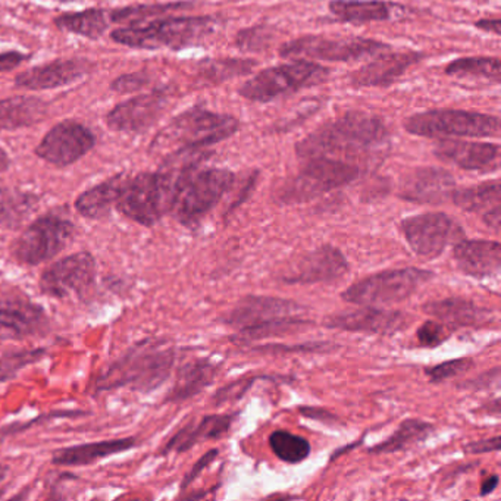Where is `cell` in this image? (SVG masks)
I'll use <instances>...</instances> for the list:
<instances>
[{
  "mask_svg": "<svg viewBox=\"0 0 501 501\" xmlns=\"http://www.w3.org/2000/svg\"><path fill=\"white\" fill-rule=\"evenodd\" d=\"M390 148V133L383 119L366 112H347L319 127L296 146L303 160H342L363 169L381 164Z\"/></svg>",
  "mask_w": 501,
  "mask_h": 501,
  "instance_id": "6da1fadb",
  "label": "cell"
},
{
  "mask_svg": "<svg viewBox=\"0 0 501 501\" xmlns=\"http://www.w3.org/2000/svg\"><path fill=\"white\" fill-rule=\"evenodd\" d=\"M200 162L165 160L164 169L175 179V194L169 212L179 224L193 227L220 203L236 181V175L220 168L200 169Z\"/></svg>",
  "mask_w": 501,
  "mask_h": 501,
  "instance_id": "7a4b0ae2",
  "label": "cell"
},
{
  "mask_svg": "<svg viewBox=\"0 0 501 501\" xmlns=\"http://www.w3.org/2000/svg\"><path fill=\"white\" fill-rule=\"evenodd\" d=\"M175 350L165 340L148 338L129 347L126 353L107 366L95 383V392H110L128 387L134 392L150 393L171 375Z\"/></svg>",
  "mask_w": 501,
  "mask_h": 501,
  "instance_id": "3957f363",
  "label": "cell"
},
{
  "mask_svg": "<svg viewBox=\"0 0 501 501\" xmlns=\"http://www.w3.org/2000/svg\"><path fill=\"white\" fill-rule=\"evenodd\" d=\"M220 26L213 16H172L118 28L112 33V38L134 49L179 50L206 42Z\"/></svg>",
  "mask_w": 501,
  "mask_h": 501,
  "instance_id": "277c9868",
  "label": "cell"
},
{
  "mask_svg": "<svg viewBox=\"0 0 501 501\" xmlns=\"http://www.w3.org/2000/svg\"><path fill=\"white\" fill-rule=\"evenodd\" d=\"M239 128L234 117L215 114L203 107H191L182 112L165 127L155 140L152 148H205L227 140Z\"/></svg>",
  "mask_w": 501,
  "mask_h": 501,
  "instance_id": "5b68a950",
  "label": "cell"
},
{
  "mask_svg": "<svg viewBox=\"0 0 501 501\" xmlns=\"http://www.w3.org/2000/svg\"><path fill=\"white\" fill-rule=\"evenodd\" d=\"M174 194V179L164 169L136 177L127 175L117 210L138 225L153 227L171 210Z\"/></svg>",
  "mask_w": 501,
  "mask_h": 501,
  "instance_id": "8992f818",
  "label": "cell"
},
{
  "mask_svg": "<svg viewBox=\"0 0 501 501\" xmlns=\"http://www.w3.org/2000/svg\"><path fill=\"white\" fill-rule=\"evenodd\" d=\"M362 172L361 168L342 160L327 158L303 160L299 172L280 186L275 199L280 205H301L356 181Z\"/></svg>",
  "mask_w": 501,
  "mask_h": 501,
  "instance_id": "52a82bcc",
  "label": "cell"
},
{
  "mask_svg": "<svg viewBox=\"0 0 501 501\" xmlns=\"http://www.w3.org/2000/svg\"><path fill=\"white\" fill-rule=\"evenodd\" d=\"M328 76L330 69L318 62L294 59L287 64L263 69L247 80L239 93L250 102L268 103L304 88L315 87L327 80Z\"/></svg>",
  "mask_w": 501,
  "mask_h": 501,
  "instance_id": "ba28073f",
  "label": "cell"
},
{
  "mask_svg": "<svg viewBox=\"0 0 501 501\" xmlns=\"http://www.w3.org/2000/svg\"><path fill=\"white\" fill-rule=\"evenodd\" d=\"M404 129L426 138H483L498 137L500 121L497 117L469 110H426L406 118Z\"/></svg>",
  "mask_w": 501,
  "mask_h": 501,
  "instance_id": "9c48e42d",
  "label": "cell"
},
{
  "mask_svg": "<svg viewBox=\"0 0 501 501\" xmlns=\"http://www.w3.org/2000/svg\"><path fill=\"white\" fill-rule=\"evenodd\" d=\"M74 237L73 220L61 212H47L12 241L11 255L21 265H42L65 250Z\"/></svg>",
  "mask_w": 501,
  "mask_h": 501,
  "instance_id": "30bf717a",
  "label": "cell"
},
{
  "mask_svg": "<svg viewBox=\"0 0 501 501\" xmlns=\"http://www.w3.org/2000/svg\"><path fill=\"white\" fill-rule=\"evenodd\" d=\"M433 277V272L419 268L383 271L350 285L342 297L349 303L361 306L399 303L409 299Z\"/></svg>",
  "mask_w": 501,
  "mask_h": 501,
  "instance_id": "8fae6325",
  "label": "cell"
},
{
  "mask_svg": "<svg viewBox=\"0 0 501 501\" xmlns=\"http://www.w3.org/2000/svg\"><path fill=\"white\" fill-rule=\"evenodd\" d=\"M385 47L371 38L304 36L282 45L280 55L306 61L352 62L380 55Z\"/></svg>",
  "mask_w": 501,
  "mask_h": 501,
  "instance_id": "7c38bea8",
  "label": "cell"
},
{
  "mask_svg": "<svg viewBox=\"0 0 501 501\" xmlns=\"http://www.w3.org/2000/svg\"><path fill=\"white\" fill-rule=\"evenodd\" d=\"M403 234L410 249L425 259H435L464 239V230L443 212H426L402 220Z\"/></svg>",
  "mask_w": 501,
  "mask_h": 501,
  "instance_id": "4fadbf2b",
  "label": "cell"
},
{
  "mask_svg": "<svg viewBox=\"0 0 501 501\" xmlns=\"http://www.w3.org/2000/svg\"><path fill=\"white\" fill-rule=\"evenodd\" d=\"M96 261L88 251H78L76 255L57 261L49 266L40 277V290L45 296L54 299L80 297L91 289L96 280Z\"/></svg>",
  "mask_w": 501,
  "mask_h": 501,
  "instance_id": "5bb4252c",
  "label": "cell"
},
{
  "mask_svg": "<svg viewBox=\"0 0 501 501\" xmlns=\"http://www.w3.org/2000/svg\"><path fill=\"white\" fill-rule=\"evenodd\" d=\"M95 145V134L87 127L68 119L59 122L43 137L36 155L56 167H68L87 155Z\"/></svg>",
  "mask_w": 501,
  "mask_h": 501,
  "instance_id": "9a60e30c",
  "label": "cell"
},
{
  "mask_svg": "<svg viewBox=\"0 0 501 501\" xmlns=\"http://www.w3.org/2000/svg\"><path fill=\"white\" fill-rule=\"evenodd\" d=\"M304 311L306 308L302 304L280 297L246 296L220 321L230 327L244 330L287 319L302 318L301 313Z\"/></svg>",
  "mask_w": 501,
  "mask_h": 501,
  "instance_id": "2e32d148",
  "label": "cell"
},
{
  "mask_svg": "<svg viewBox=\"0 0 501 501\" xmlns=\"http://www.w3.org/2000/svg\"><path fill=\"white\" fill-rule=\"evenodd\" d=\"M349 271L346 256L331 244L319 246L302 256L281 275V281L291 285L335 281Z\"/></svg>",
  "mask_w": 501,
  "mask_h": 501,
  "instance_id": "e0dca14e",
  "label": "cell"
},
{
  "mask_svg": "<svg viewBox=\"0 0 501 501\" xmlns=\"http://www.w3.org/2000/svg\"><path fill=\"white\" fill-rule=\"evenodd\" d=\"M412 318L397 311H385L375 306H364L359 311L343 312L328 316L323 323L332 330L363 332V334L392 335L409 327Z\"/></svg>",
  "mask_w": 501,
  "mask_h": 501,
  "instance_id": "ac0fdd59",
  "label": "cell"
},
{
  "mask_svg": "<svg viewBox=\"0 0 501 501\" xmlns=\"http://www.w3.org/2000/svg\"><path fill=\"white\" fill-rule=\"evenodd\" d=\"M49 328L45 309L27 297L0 299V340H26Z\"/></svg>",
  "mask_w": 501,
  "mask_h": 501,
  "instance_id": "d6986e66",
  "label": "cell"
},
{
  "mask_svg": "<svg viewBox=\"0 0 501 501\" xmlns=\"http://www.w3.org/2000/svg\"><path fill=\"white\" fill-rule=\"evenodd\" d=\"M455 181L443 168H416L403 177L399 196L418 205H441L452 200Z\"/></svg>",
  "mask_w": 501,
  "mask_h": 501,
  "instance_id": "ffe728a7",
  "label": "cell"
},
{
  "mask_svg": "<svg viewBox=\"0 0 501 501\" xmlns=\"http://www.w3.org/2000/svg\"><path fill=\"white\" fill-rule=\"evenodd\" d=\"M434 152L443 162L466 171L493 172L500 167V146L493 143L443 138Z\"/></svg>",
  "mask_w": 501,
  "mask_h": 501,
  "instance_id": "44dd1931",
  "label": "cell"
},
{
  "mask_svg": "<svg viewBox=\"0 0 501 501\" xmlns=\"http://www.w3.org/2000/svg\"><path fill=\"white\" fill-rule=\"evenodd\" d=\"M167 105L162 93H148L119 103L110 110L107 124L118 133H141L155 124Z\"/></svg>",
  "mask_w": 501,
  "mask_h": 501,
  "instance_id": "7402d4cb",
  "label": "cell"
},
{
  "mask_svg": "<svg viewBox=\"0 0 501 501\" xmlns=\"http://www.w3.org/2000/svg\"><path fill=\"white\" fill-rule=\"evenodd\" d=\"M421 59L416 52H394L383 54L350 74L353 87H385L399 80L412 65Z\"/></svg>",
  "mask_w": 501,
  "mask_h": 501,
  "instance_id": "603a6c76",
  "label": "cell"
},
{
  "mask_svg": "<svg viewBox=\"0 0 501 501\" xmlns=\"http://www.w3.org/2000/svg\"><path fill=\"white\" fill-rule=\"evenodd\" d=\"M453 259L457 268L469 277H493L500 271L501 246L490 240L462 239L453 247Z\"/></svg>",
  "mask_w": 501,
  "mask_h": 501,
  "instance_id": "cb8c5ba5",
  "label": "cell"
},
{
  "mask_svg": "<svg viewBox=\"0 0 501 501\" xmlns=\"http://www.w3.org/2000/svg\"><path fill=\"white\" fill-rule=\"evenodd\" d=\"M91 69V64L86 59H66L52 64L35 66L16 77V87L26 90H47L61 87L66 84L80 80Z\"/></svg>",
  "mask_w": 501,
  "mask_h": 501,
  "instance_id": "d4e9b609",
  "label": "cell"
},
{
  "mask_svg": "<svg viewBox=\"0 0 501 501\" xmlns=\"http://www.w3.org/2000/svg\"><path fill=\"white\" fill-rule=\"evenodd\" d=\"M424 311L448 328L479 327L494 321L493 311L459 297L429 302L424 306Z\"/></svg>",
  "mask_w": 501,
  "mask_h": 501,
  "instance_id": "484cf974",
  "label": "cell"
},
{
  "mask_svg": "<svg viewBox=\"0 0 501 501\" xmlns=\"http://www.w3.org/2000/svg\"><path fill=\"white\" fill-rule=\"evenodd\" d=\"M234 418H236L234 414H210V416L201 418L199 422H191L168 441V445L164 448V455L171 452L184 453L201 441L218 440V438L224 437L231 428Z\"/></svg>",
  "mask_w": 501,
  "mask_h": 501,
  "instance_id": "4316f807",
  "label": "cell"
},
{
  "mask_svg": "<svg viewBox=\"0 0 501 501\" xmlns=\"http://www.w3.org/2000/svg\"><path fill=\"white\" fill-rule=\"evenodd\" d=\"M136 438H118V440L99 441L90 445H71L59 448L54 453L52 464L57 466H87L97 460L105 459L109 455L128 452L136 447Z\"/></svg>",
  "mask_w": 501,
  "mask_h": 501,
  "instance_id": "83f0119b",
  "label": "cell"
},
{
  "mask_svg": "<svg viewBox=\"0 0 501 501\" xmlns=\"http://www.w3.org/2000/svg\"><path fill=\"white\" fill-rule=\"evenodd\" d=\"M217 364H213L208 359L187 362L179 368L174 387L171 388V392L168 393L165 402H186L194 395L200 394L206 387H210L213 383L217 376Z\"/></svg>",
  "mask_w": 501,
  "mask_h": 501,
  "instance_id": "f1b7e54d",
  "label": "cell"
},
{
  "mask_svg": "<svg viewBox=\"0 0 501 501\" xmlns=\"http://www.w3.org/2000/svg\"><path fill=\"white\" fill-rule=\"evenodd\" d=\"M127 175L118 174L100 182L97 186L91 187L84 191L76 200V210L81 217L88 220H102L107 217L114 208H117L122 186L126 181Z\"/></svg>",
  "mask_w": 501,
  "mask_h": 501,
  "instance_id": "f546056e",
  "label": "cell"
},
{
  "mask_svg": "<svg viewBox=\"0 0 501 501\" xmlns=\"http://www.w3.org/2000/svg\"><path fill=\"white\" fill-rule=\"evenodd\" d=\"M399 6L381 0H332L330 12L343 23L369 24L388 21Z\"/></svg>",
  "mask_w": 501,
  "mask_h": 501,
  "instance_id": "4dcf8cb0",
  "label": "cell"
},
{
  "mask_svg": "<svg viewBox=\"0 0 501 501\" xmlns=\"http://www.w3.org/2000/svg\"><path fill=\"white\" fill-rule=\"evenodd\" d=\"M47 105L37 97H8L0 100V129H18L42 122Z\"/></svg>",
  "mask_w": 501,
  "mask_h": 501,
  "instance_id": "1f68e13d",
  "label": "cell"
},
{
  "mask_svg": "<svg viewBox=\"0 0 501 501\" xmlns=\"http://www.w3.org/2000/svg\"><path fill=\"white\" fill-rule=\"evenodd\" d=\"M452 200L455 206H459L460 210L486 215V212L500 208V182H483L478 186L455 190Z\"/></svg>",
  "mask_w": 501,
  "mask_h": 501,
  "instance_id": "d6a6232c",
  "label": "cell"
},
{
  "mask_svg": "<svg viewBox=\"0 0 501 501\" xmlns=\"http://www.w3.org/2000/svg\"><path fill=\"white\" fill-rule=\"evenodd\" d=\"M38 205L36 194L0 187V225L16 228L35 212Z\"/></svg>",
  "mask_w": 501,
  "mask_h": 501,
  "instance_id": "836d02e7",
  "label": "cell"
},
{
  "mask_svg": "<svg viewBox=\"0 0 501 501\" xmlns=\"http://www.w3.org/2000/svg\"><path fill=\"white\" fill-rule=\"evenodd\" d=\"M434 426L428 422L421 419H406L397 428L392 437L383 441L375 447L369 448L373 455H390V453L402 452L410 445H418L421 441L426 440L429 434H433Z\"/></svg>",
  "mask_w": 501,
  "mask_h": 501,
  "instance_id": "e575fe53",
  "label": "cell"
},
{
  "mask_svg": "<svg viewBox=\"0 0 501 501\" xmlns=\"http://www.w3.org/2000/svg\"><path fill=\"white\" fill-rule=\"evenodd\" d=\"M109 23L110 12L103 9H87L56 18V26L61 30L88 38L100 37L109 27Z\"/></svg>",
  "mask_w": 501,
  "mask_h": 501,
  "instance_id": "d590c367",
  "label": "cell"
},
{
  "mask_svg": "<svg viewBox=\"0 0 501 501\" xmlns=\"http://www.w3.org/2000/svg\"><path fill=\"white\" fill-rule=\"evenodd\" d=\"M447 76L455 78H474V80H488L500 83V61L498 57H462L453 61L445 68Z\"/></svg>",
  "mask_w": 501,
  "mask_h": 501,
  "instance_id": "8d00e7d4",
  "label": "cell"
},
{
  "mask_svg": "<svg viewBox=\"0 0 501 501\" xmlns=\"http://www.w3.org/2000/svg\"><path fill=\"white\" fill-rule=\"evenodd\" d=\"M270 447L278 459L285 464H302L311 455L308 440L289 431H275L270 435Z\"/></svg>",
  "mask_w": 501,
  "mask_h": 501,
  "instance_id": "74e56055",
  "label": "cell"
},
{
  "mask_svg": "<svg viewBox=\"0 0 501 501\" xmlns=\"http://www.w3.org/2000/svg\"><path fill=\"white\" fill-rule=\"evenodd\" d=\"M189 4H168V5H145V6H133V8L118 9L110 12V21L124 24V26H134L141 24L152 16H160L168 12L179 11L189 8Z\"/></svg>",
  "mask_w": 501,
  "mask_h": 501,
  "instance_id": "f35d334b",
  "label": "cell"
},
{
  "mask_svg": "<svg viewBox=\"0 0 501 501\" xmlns=\"http://www.w3.org/2000/svg\"><path fill=\"white\" fill-rule=\"evenodd\" d=\"M47 354L46 349L15 350L0 356V383H6L18 375L19 371L27 368L36 362L42 361Z\"/></svg>",
  "mask_w": 501,
  "mask_h": 501,
  "instance_id": "ab89813d",
  "label": "cell"
},
{
  "mask_svg": "<svg viewBox=\"0 0 501 501\" xmlns=\"http://www.w3.org/2000/svg\"><path fill=\"white\" fill-rule=\"evenodd\" d=\"M255 62L247 59H224V61L210 62L203 69V76L213 83L236 78L249 73L255 66Z\"/></svg>",
  "mask_w": 501,
  "mask_h": 501,
  "instance_id": "60d3db41",
  "label": "cell"
},
{
  "mask_svg": "<svg viewBox=\"0 0 501 501\" xmlns=\"http://www.w3.org/2000/svg\"><path fill=\"white\" fill-rule=\"evenodd\" d=\"M472 368H474V361L469 357H462V359H453L445 363L435 364L433 368H426L425 373L431 383H440L462 375Z\"/></svg>",
  "mask_w": 501,
  "mask_h": 501,
  "instance_id": "b9f144b4",
  "label": "cell"
},
{
  "mask_svg": "<svg viewBox=\"0 0 501 501\" xmlns=\"http://www.w3.org/2000/svg\"><path fill=\"white\" fill-rule=\"evenodd\" d=\"M450 335V328L440 321H426L416 332L419 346L434 349L440 346Z\"/></svg>",
  "mask_w": 501,
  "mask_h": 501,
  "instance_id": "7bdbcfd3",
  "label": "cell"
},
{
  "mask_svg": "<svg viewBox=\"0 0 501 501\" xmlns=\"http://www.w3.org/2000/svg\"><path fill=\"white\" fill-rule=\"evenodd\" d=\"M270 40V30L263 27V26H259V27L240 31L239 36H237V46L241 50L255 52V50H262L263 47H266Z\"/></svg>",
  "mask_w": 501,
  "mask_h": 501,
  "instance_id": "ee69618b",
  "label": "cell"
},
{
  "mask_svg": "<svg viewBox=\"0 0 501 501\" xmlns=\"http://www.w3.org/2000/svg\"><path fill=\"white\" fill-rule=\"evenodd\" d=\"M258 378L259 376L244 378V380L237 381V383H230L227 387L220 388L215 395V403L222 404V403L234 402V400L240 399Z\"/></svg>",
  "mask_w": 501,
  "mask_h": 501,
  "instance_id": "f6af8a7d",
  "label": "cell"
},
{
  "mask_svg": "<svg viewBox=\"0 0 501 501\" xmlns=\"http://www.w3.org/2000/svg\"><path fill=\"white\" fill-rule=\"evenodd\" d=\"M146 83H148V78L143 74H127L114 81L112 90L118 91V93H131V91L143 87Z\"/></svg>",
  "mask_w": 501,
  "mask_h": 501,
  "instance_id": "bcb514c9",
  "label": "cell"
},
{
  "mask_svg": "<svg viewBox=\"0 0 501 501\" xmlns=\"http://www.w3.org/2000/svg\"><path fill=\"white\" fill-rule=\"evenodd\" d=\"M500 450V437L488 438V440L475 441L465 447L467 455H486V453H497Z\"/></svg>",
  "mask_w": 501,
  "mask_h": 501,
  "instance_id": "7dc6e473",
  "label": "cell"
},
{
  "mask_svg": "<svg viewBox=\"0 0 501 501\" xmlns=\"http://www.w3.org/2000/svg\"><path fill=\"white\" fill-rule=\"evenodd\" d=\"M500 369L494 368L493 371H490L488 373H484V375L478 376V378H474V380L467 381L465 383V388H474V390H483V388L497 387L498 383H500Z\"/></svg>",
  "mask_w": 501,
  "mask_h": 501,
  "instance_id": "c3c4849f",
  "label": "cell"
},
{
  "mask_svg": "<svg viewBox=\"0 0 501 501\" xmlns=\"http://www.w3.org/2000/svg\"><path fill=\"white\" fill-rule=\"evenodd\" d=\"M217 455L218 450H210V452L206 453V455L199 460L198 464L194 465L193 469L187 474L186 479H184V483H182V488H186L189 484L193 483L194 479L198 478L199 475H200V472L203 471L206 466H210V465L212 464Z\"/></svg>",
  "mask_w": 501,
  "mask_h": 501,
  "instance_id": "681fc988",
  "label": "cell"
},
{
  "mask_svg": "<svg viewBox=\"0 0 501 501\" xmlns=\"http://www.w3.org/2000/svg\"><path fill=\"white\" fill-rule=\"evenodd\" d=\"M301 414H304L306 418L316 419V421L322 422H337L334 414H331L328 410L319 409V407H301Z\"/></svg>",
  "mask_w": 501,
  "mask_h": 501,
  "instance_id": "f907efd6",
  "label": "cell"
},
{
  "mask_svg": "<svg viewBox=\"0 0 501 501\" xmlns=\"http://www.w3.org/2000/svg\"><path fill=\"white\" fill-rule=\"evenodd\" d=\"M327 344H302V346H266L261 347L265 352H275V353H282V352H316L318 349H323Z\"/></svg>",
  "mask_w": 501,
  "mask_h": 501,
  "instance_id": "816d5d0a",
  "label": "cell"
},
{
  "mask_svg": "<svg viewBox=\"0 0 501 501\" xmlns=\"http://www.w3.org/2000/svg\"><path fill=\"white\" fill-rule=\"evenodd\" d=\"M23 55L15 54V52H8V54H0V73L2 71H11L16 66L23 64Z\"/></svg>",
  "mask_w": 501,
  "mask_h": 501,
  "instance_id": "f5cc1de1",
  "label": "cell"
},
{
  "mask_svg": "<svg viewBox=\"0 0 501 501\" xmlns=\"http://www.w3.org/2000/svg\"><path fill=\"white\" fill-rule=\"evenodd\" d=\"M483 220L488 227L493 228L494 231H500L501 206L486 212V215H483Z\"/></svg>",
  "mask_w": 501,
  "mask_h": 501,
  "instance_id": "db71d44e",
  "label": "cell"
},
{
  "mask_svg": "<svg viewBox=\"0 0 501 501\" xmlns=\"http://www.w3.org/2000/svg\"><path fill=\"white\" fill-rule=\"evenodd\" d=\"M476 27L484 31H488V33H493V35L500 36V21H498L497 18L478 21V23H476Z\"/></svg>",
  "mask_w": 501,
  "mask_h": 501,
  "instance_id": "11a10c76",
  "label": "cell"
},
{
  "mask_svg": "<svg viewBox=\"0 0 501 501\" xmlns=\"http://www.w3.org/2000/svg\"><path fill=\"white\" fill-rule=\"evenodd\" d=\"M498 486V476L494 475L491 478L486 479V483L481 486V496H486V494L493 493Z\"/></svg>",
  "mask_w": 501,
  "mask_h": 501,
  "instance_id": "9f6ffc18",
  "label": "cell"
},
{
  "mask_svg": "<svg viewBox=\"0 0 501 501\" xmlns=\"http://www.w3.org/2000/svg\"><path fill=\"white\" fill-rule=\"evenodd\" d=\"M9 165H11V159H9L8 153L5 152L0 148V174L8 169Z\"/></svg>",
  "mask_w": 501,
  "mask_h": 501,
  "instance_id": "6f0895ef",
  "label": "cell"
},
{
  "mask_svg": "<svg viewBox=\"0 0 501 501\" xmlns=\"http://www.w3.org/2000/svg\"><path fill=\"white\" fill-rule=\"evenodd\" d=\"M9 474V467L6 465H0V484L4 483Z\"/></svg>",
  "mask_w": 501,
  "mask_h": 501,
  "instance_id": "680465c9",
  "label": "cell"
}]
</instances>
